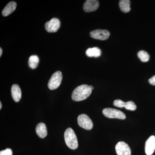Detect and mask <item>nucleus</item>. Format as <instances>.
Returning a JSON list of instances; mask_svg holds the SVG:
<instances>
[{
    "label": "nucleus",
    "instance_id": "obj_8",
    "mask_svg": "<svg viewBox=\"0 0 155 155\" xmlns=\"http://www.w3.org/2000/svg\"><path fill=\"white\" fill-rule=\"evenodd\" d=\"M115 148L117 155H131L130 147L124 142H118L116 145Z\"/></svg>",
    "mask_w": 155,
    "mask_h": 155
},
{
    "label": "nucleus",
    "instance_id": "obj_22",
    "mask_svg": "<svg viewBox=\"0 0 155 155\" xmlns=\"http://www.w3.org/2000/svg\"><path fill=\"white\" fill-rule=\"evenodd\" d=\"M2 48H0V57H1L2 55Z\"/></svg>",
    "mask_w": 155,
    "mask_h": 155
},
{
    "label": "nucleus",
    "instance_id": "obj_9",
    "mask_svg": "<svg viewBox=\"0 0 155 155\" xmlns=\"http://www.w3.org/2000/svg\"><path fill=\"white\" fill-rule=\"evenodd\" d=\"M99 6V2L97 0H87L84 4L83 10L85 12L96 11Z\"/></svg>",
    "mask_w": 155,
    "mask_h": 155
},
{
    "label": "nucleus",
    "instance_id": "obj_16",
    "mask_svg": "<svg viewBox=\"0 0 155 155\" xmlns=\"http://www.w3.org/2000/svg\"><path fill=\"white\" fill-rule=\"evenodd\" d=\"M39 59L37 55L30 56L28 60V65L31 69H35L38 66Z\"/></svg>",
    "mask_w": 155,
    "mask_h": 155
},
{
    "label": "nucleus",
    "instance_id": "obj_2",
    "mask_svg": "<svg viewBox=\"0 0 155 155\" xmlns=\"http://www.w3.org/2000/svg\"><path fill=\"white\" fill-rule=\"evenodd\" d=\"M65 141L67 146L72 150H75L78 147L77 137L72 128H67L64 133Z\"/></svg>",
    "mask_w": 155,
    "mask_h": 155
},
{
    "label": "nucleus",
    "instance_id": "obj_4",
    "mask_svg": "<svg viewBox=\"0 0 155 155\" xmlns=\"http://www.w3.org/2000/svg\"><path fill=\"white\" fill-rule=\"evenodd\" d=\"M103 114L106 117L111 119L116 118L121 119H124L126 118L125 114L122 111L113 108H107L104 109Z\"/></svg>",
    "mask_w": 155,
    "mask_h": 155
},
{
    "label": "nucleus",
    "instance_id": "obj_14",
    "mask_svg": "<svg viewBox=\"0 0 155 155\" xmlns=\"http://www.w3.org/2000/svg\"><path fill=\"white\" fill-rule=\"evenodd\" d=\"M86 54L87 57L91 58H98L101 54V51L100 48L97 47L89 48L86 51Z\"/></svg>",
    "mask_w": 155,
    "mask_h": 155
},
{
    "label": "nucleus",
    "instance_id": "obj_3",
    "mask_svg": "<svg viewBox=\"0 0 155 155\" xmlns=\"http://www.w3.org/2000/svg\"><path fill=\"white\" fill-rule=\"evenodd\" d=\"M62 72L61 71H57L53 74L48 83V87L50 90H53L58 88L61 85L62 81Z\"/></svg>",
    "mask_w": 155,
    "mask_h": 155
},
{
    "label": "nucleus",
    "instance_id": "obj_11",
    "mask_svg": "<svg viewBox=\"0 0 155 155\" xmlns=\"http://www.w3.org/2000/svg\"><path fill=\"white\" fill-rule=\"evenodd\" d=\"M11 94L13 99L16 102H18L20 101L22 96V92L19 85L14 84L11 87Z\"/></svg>",
    "mask_w": 155,
    "mask_h": 155
},
{
    "label": "nucleus",
    "instance_id": "obj_1",
    "mask_svg": "<svg viewBox=\"0 0 155 155\" xmlns=\"http://www.w3.org/2000/svg\"><path fill=\"white\" fill-rule=\"evenodd\" d=\"M92 92L90 86L87 84H82L76 87L72 92V99L75 101H80L86 99Z\"/></svg>",
    "mask_w": 155,
    "mask_h": 155
},
{
    "label": "nucleus",
    "instance_id": "obj_13",
    "mask_svg": "<svg viewBox=\"0 0 155 155\" xmlns=\"http://www.w3.org/2000/svg\"><path fill=\"white\" fill-rule=\"evenodd\" d=\"M17 8V3L14 2H9L3 9L2 14L4 17H7L16 10Z\"/></svg>",
    "mask_w": 155,
    "mask_h": 155
},
{
    "label": "nucleus",
    "instance_id": "obj_23",
    "mask_svg": "<svg viewBox=\"0 0 155 155\" xmlns=\"http://www.w3.org/2000/svg\"><path fill=\"white\" fill-rule=\"evenodd\" d=\"M2 102H0V110H1V109H2Z\"/></svg>",
    "mask_w": 155,
    "mask_h": 155
},
{
    "label": "nucleus",
    "instance_id": "obj_7",
    "mask_svg": "<svg viewBox=\"0 0 155 155\" xmlns=\"http://www.w3.org/2000/svg\"><path fill=\"white\" fill-rule=\"evenodd\" d=\"M90 35L92 38L102 41L107 39L110 36V32L108 30L100 29L93 31Z\"/></svg>",
    "mask_w": 155,
    "mask_h": 155
},
{
    "label": "nucleus",
    "instance_id": "obj_17",
    "mask_svg": "<svg viewBox=\"0 0 155 155\" xmlns=\"http://www.w3.org/2000/svg\"><path fill=\"white\" fill-rule=\"evenodd\" d=\"M137 56L142 62H147L150 59L149 54L146 51L143 50L137 53Z\"/></svg>",
    "mask_w": 155,
    "mask_h": 155
},
{
    "label": "nucleus",
    "instance_id": "obj_20",
    "mask_svg": "<svg viewBox=\"0 0 155 155\" xmlns=\"http://www.w3.org/2000/svg\"><path fill=\"white\" fill-rule=\"evenodd\" d=\"M13 152L12 150L10 148H7L0 152V155H12Z\"/></svg>",
    "mask_w": 155,
    "mask_h": 155
},
{
    "label": "nucleus",
    "instance_id": "obj_21",
    "mask_svg": "<svg viewBox=\"0 0 155 155\" xmlns=\"http://www.w3.org/2000/svg\"><path fill=\"white\" fill-rule=\"evenodd\" d=\"M149 82L151 85H155V75H154L152 77L150 78L149 80Z\"/></svg>",
    "mask_w": 155,
    "mask_h": 155
},
{
    "label": "nucleus",
    "instance_id": "obj_5",
    "mask_svg": "<svg viewBox=\"0 0 155 155\" xmlns=\"http://www.w3.org/2000/svg\"><path fill=\"white\" fill-rule=\"evenodd\" d=\"M78 123L81 127L90 130L92 129L93 124L90 118L86 114H81L78 117Z\"/></svg>",
    "mask_w": 155,
    "mask_h": 155
},
{
    "label": "nucleus",
    "instance_id": "obj_12",
    "mask_svg": "<svg viewBox=\"0 0 155 155\" xmlns=\"http://www.w3.org/2000/svg\"><path fill=\"white\" fill-rule=\"evenodd\" d=\"M35 130L37 134L40 138H45L47 135L48 131L46 126L45 123L42 122L38 123L37 125Z\"/></svg>",
    "mask_w": 155,
    "mask_h": 155
},
{
    "label": "nucleus",
    "instance_id": "obj_6",
    "mask_svg": "<svg viewBox=\"0 0 155 155\" xmlns=\"http://www.w3.org/2000/svg\"><path fill=\"white\" fill-rule=\"evenodd\" d=\"M61 22L57 18H53L45 24L46 30L50 33L57 32L61 27Z\"/></svg>",
    "mask_w": 155,
    "mask_h": 155
},
{
    "label": "nucleus",
    "instance_id": "obj_19",
    "mask_svg": "<svg viewBox=\"0 0 155 155\" xmlns=\"http://www.w3.org/2000/svg\"><path fill=\"white\" fill-rule=\"evenodd\" d=\"M125 102L121 100H116L114 102V106L119 108L125 107Z\"/></svg>",
    "mask_w": 155,
    "mask_h": 155
},
{
    "label": "nucleus",
    "instance_id": "obj_15",
    "mask_svg": "<svg viewBox=\"0 0 155 155\" xmlns=\"http://www.w3.org/2000/svg\"><path fill=\"white\" fill-rule=\"evenodd\" d=\"M119 7L121 11L124 13H128L130 11V1L129 0H121L119 2Z\"/></svg>",
    "mask_w": 155,
    "mask_h": 155
},
{
    "label": "nucleus",
    "instance_id": "obj_18",
    "mask_svg": "<svg viewBox=\"0 0 155 155\" xmlns=\"http://www.w3.org/2000/svg\"><path fill=\"white\" fill-rule=\"evenodd\" d=\"M125 108L126 110L134 111L136 110L137 106L133 101H129L127 102H125Z\"/></svg>",
    "mask_w": 155,
    "mask_h": 155
},
{
    "label": "nucleus",
    "instance_id": "obj_10",
    "mask_svg": "<svg viewBox=\"0 0 155 155\" xmlns=\"http://www.w3.org/2000/svg\"><path fill=\"white\" fill-rule=\"evenodd\" d=\"M155 150V137L153 135L150 137L146 142L145 151L147 155H151Z\"/></svg>",
    "mask_w": 155,
    "mask_h": 155
}]
</instances>
